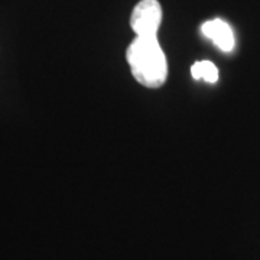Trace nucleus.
Masks as SVG:
<instances>
[{"mask_svg": "<svg viewBox=\"0 0 260 260\" xmlns=\"http://www.w3.org/2000/svg\"><path fill=\"white\" fill-rule=\"evenodd\" d=\"M201 34L224 52H230L234 49L236 41H234L233 29L223 19H211L204 22L201 25Z\"/></svg>", "mask_w": 260, "mask_h": 260, "instance_id": "nucleus-3", "label": "nucleus"}, {"mask_svg": "<svg viewBox=\"0 0 260 260\" xmlns=\"http://www.w3.org/2000/svg\"><path fill=\"white\" fill-rule=\"evenodd\" d=\"M191 74L195 80H204L205 83L214 84L218 81V68L211 61H200L191 67Z\"/></svg>", "mask_w": 260, "mask_h": 260, "instance_id": "nucleus-4", "label": "nucleus"}, {"mask_svg": "<svg viewBox=\"0 0 260 260\" xmlns=\"http://www.w3.org/2000/svg\"><path fill=\"white\" fill-rule=\"evenodd\" d=\"M126 59L135 80L146 88L167 83L168 61L158 37H136L126 51Z\"/></svg>", "mask_w": 260, "mask_h": 260, "instance_id": "nucleus-1", "label": "nucleus"}, {"mask_svg": "<svg viewBox=\"0 0 260 260\" xmlns=\"http://www.w3.org/2000/svg\"><path fill=\"white\" fill-rule=\"evenodd\" d=\"M162 16V6L158 0H140L132 12L130 26L136 37H158Z\"/></svg>", "mask_w": 260, "mask_h": 260, "instance_id": "nucleus-2", "label": "nucleus"}]
</instances>
